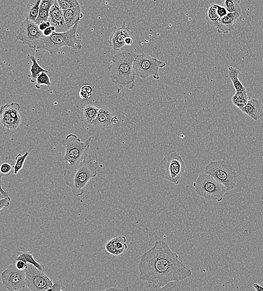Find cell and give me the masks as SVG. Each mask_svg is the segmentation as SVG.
Masks as SVG:
<instances>
[{
    "label": "cell",
    "mask_w": 263,
    "mask_h": 291,
    "mask_svg": "<svg viewBox=\"0 0 263 291\" xmlns=\"http://www.w3.org/2000/svg\"><path fill=\"white\" fill-rule=\"evenodd\" d=\"M140 279L159 289L173 282L183 281L193 272L179 260L165 242L157 241L153 247L140 258L138 266Z\"/></svg>",
    "instance_id": "cell-1"
},
{
    "label": "cell",
    "mask_w": 263,
    "mask_h": 291,
    "mask_svg": "<svg viewBox=\"0 0 263 291\" xmlns=\"http://www.w3.org/2000/svg\"><path fill=\"white\" fill-rule=\"evenodd\" d=\"M138 54L133 51H122L112 57L108 68L113 83L129 90L135 87L134 62Z\"/></svg>",
    "instance_id": "cell-2"
},
{
    "label": "cell",
    "mask_w": 263,
    "mask_h": 291,
    "mask_svg": "<svg viewBox=\"0 0 263 291\" xmlns=\"http://www.w3.org/2000/svg\"><path fill=\"white\" fill-rule=\"evenodd\" d=\"M98 165L97 161L87 158L75 170H64L63 179L75 197L81 196L84 193L90 180L97 175Z\"/></svg>",
    "instance_id": "cell-3"
},
{
    "label": "cell",
    "mask_w": 263,
    "mask_h": 291,
    "mask_svg": "<svg viewBox=\"0 0 263 291\" xmlns=\"http://www.w3.org/2000/svg\"><path fill=\"white\" fill-rule=\"evenodd\" d=\"M79 22L80 21L77 22L74 26L65 32L58 33L55 31L50 36H44L36 49L45 50L54 54L60 51V48L63 47H69L75 50L82 49L81 40L76 35Z\"/></svg>",
    "instance_id": "cell-4"
},
{
    "label": "cell",
    "mask_w": 263,
    "mask_h": 291,
    "mask_svg": "<svg viewBox=\"0 0 263 291\" xmlns=\"http://www.w3.org/2000/svg\"><path fill=\"white\" fill-rule=\"evenodd\" d=\"M93 138V136H90L85 142H82L76 135L69 134L62 141V144L65 149L63 160L66 169L75 170L84 159L87 158Z\"/></svg>",
    "instance_id": "cell-5"
},
{
    "label": "cell",
    "mask_w": 263,
    "mask_h": 291,
    "mask_svg": "<svg viewBox=\"0 0 263 291\" xmlns=\"http://www.w3.org/2000/svg\"><path fill=\"white\" fill-rule=\"evenodd\" d=\"M204 172L212 176L223 184L227 191L234 189L237 185L238 172L228 161L225 160L211 161L206 166Z\"/></svg>",
    "instance_id": "cell-6"
},
{
    "label": "cell",
    "mask_w": 263,
    "mask_h": 291,
    "mask_svg": "<svg viewBox=\"0 0 263 291\" xmlns=\"http://www.w3.org/2000/svg\"><path fill=\"white\" fill-rule=\"evenodd\" d=\"M193 187L195 192L201 197L208 201H216L218 202L223 200L227 191L223 184L205 172L199 174L193 184Z\"/></svg>",
    "instance_id": "cell-7"
},
{
    "label": "cell",
    "mask_w": 263,
    "mask_h": 291,
    "mask_svg": "<svg viewBox=\"0 0 263 291\" xmlns=\"http://www.w3.org/2000/svg\"><path fill=\"white\" fill-rule=\"evenodd\" d=\"M186 169L180 154L174 150L168 153L160 163V172L163 178L178 185Z\"/></svg>",
    "instance_id": "cell-8"
},
{
    "label": "cell",
    "mask_w": 263,
    "mask_h": 291,
    "mask_svg": "<svg viewBox=\"0 0 263 291\" xmlns=\"http://www.w3.org/2000/svg\"><path fill=\"white\" fill-rule=\"evenodd\" d=\"M166 66L164 61L158 60L147 54H139L134 62V69L136 75L146 80L152 76L155 80H160L159 69Z\"/></svg>",
    "instance_id": "cell-9"
},
{
    "label": "cell",
    "mask_w": 263,
    "mask_h": 291,
    "mask_svg": "<svg viewBox=\"0 0 263 291\" xmlns=\"http://www.w3.org/2000/svg\"><path fill=\"white\" fill-rule=\"evenodd\" d=\"M44 36L43 31L39 28L34 21L28 19L22 20L16 36V39L20 41L22 44L33 49H36L37 45Z\"/></svg>",
    "instance_id": "cell-10"
},
{
    "label": "cell",
    "mask_w": 263,
    "mask_h": 291,
    "mask_svg": "<svg viewBox=\"0 0 263 291\" xmlns=\"http://www.w3.org/2000/svg\"><path fill=\"white\" fill-rule=\"evenodd\" d=\"M26 272V287L32 291H49L53 283L49 277L31 264H28Z\"/></svg>",
    "instance_id": "cell-11"
},
{
    "label": "cell",
    "mask_w": 263,
    "mask_h": 291,
    "mask_svg": "<svg viewBox=\"0 0 263 291\" xmlns=\"http://www.w3.org/2000/svg\"><path fill=\"white\" fill-rule=\"evenodd\" d=\"M0 119L4 129L14 131L19 128L22 123L20 104L13 102L2 106L0 109Z\"/></svg>",
    "instance_id": "cell-12"
},
{
    "label": "cell",
    "mask_w": 263,
    "mask_h": 291,
    "mask_svg": "<svg viewBox=\"0 0 263 291\" xmlns=\"http://www.w3.org/2000/svg\"><path fill=\"white\" fill-rule=\"evenodd\" d=\"M1 281L4 287L8 291L24 290L26 288L25 271L18 270L15 264L11 265L2 272Z\"/></svg>",
    "instance_id": "cell-13"
},
{
    "label": "cell",
    "mask_w": 263,
    "mask_h": 291,
    "mask_svg": "<svg viewBox=\"0 0 263 291\" xmlns=\"http://www.w3.org/2000/svg\"><path fill=\"white\" fill-rule=\"evenodd\" d=\"M132 31H131L129 26H127L124 21L123 25L120 28H113L112 33L109 39L108 43L111 48L115 51H119L127 47L125 40L127 38L131 36Z\"/></svg>",
    "instance_id": "cell-14"
},
{
    "label": "cell",
    "mask_w": 263,
    "mask_h": 291,
    "mask_svg": "<svg viewBox=\"0 0 263 291\" xmlns=\"http://www.w3.org/2000/svg\"><path fill=\"white\" fill-rule=\"evenodd\" d=\"M49 22L51 26L56 28V32H65L70 29L65 23L63 10L59 6L56 0L49 10Z\"/></svg>",
    "instance_id": "cell-15"
},
{
    "label": "cell",
    "mask_w": 263,
    "mask_h": 291,
    "mask_svg": "<svg viewBox=\"0 0 263 291\" xmlns=\"http://www.w3.org/2000/svg\"><path fill=\"white\" fill-rule=\"evenodd\" d=\"M125 236H117L108 241L105 245V252L107 255L119 256L128 249Z\"/></svg>",
    "instance_id": "cell-16"
},
{
    "label": "cell",
    "mask_w": 263,
    "mask_h": 291,
    "mask_svg": "<svg viewBox=\"0 0 263 291\" xmlns=\"http://www.w3.org/2000/svg\"><path fill=\"white\" fill-rule=\"evenodd\" d=\"M240 14L238 12H229L226 15L220 17L219 25L217 27L218 33L227 34L234 30L236 22Z\"/></svg>",
    "instance_id": "cell-17"
},
{
    "label": "cell",
    "mask_w": 263,
    "mask_h": 291,
    "mask_svg": "<svg viewBox=\"0 0 263 291\" xmlns=\"http://www.w3.org/2000/svg\"><path fill=\"white\" fill-rule=\"evenodd\" d=\"M16 253L12 255L11 257V261L14 263L17 261H22L26 263L31 264L40 271H43L44 268L38 262L36 261L33 255L32 252L27 251L24 248L19 247Z\"/></svg>",
    "instance_id": "cell-18"
},
{
    "label": "cell",
    "mask_w": 263,
    "mask_h": 291,
    "mask_svg": "<svg viewBox=\"0 0 263 291\" xmlns=\"http://www.w3.org/2000/svg\"><path fill=\"white\" fill-rule=\"evenodd\" d=\"M242 111L255 121L261 119L263 116L262 104L257 99H249Z\"/></svg>",
    "instance_id": "cell-19"
},
{
    "label": "cell",
    "mask_w": 263,
    "mask_h": 291,
    "mask_svg": "<svg viewBox=\"0 0 263 291\" xmlns=\"http://www.w3.org/2000/svg\"><path fill=\"white\" fill-rule=\"evenodd\" d=\"M113 117L108 109L99 108L96 119L93 121L91 126L99 129H108L113 124Z\"/></svg>",
    "instance_id": "cell-20"
},
{
    "label": "cell",
    "mask_w": 263,
    "mask_h": 291,
    "mask_svg": "<svg viewBox=\"0 0 263 291\" xmlns=\"http://www.w3.org/2000/svg\"><path fill=\"white\" fill-rule=\"evenodd\" d=\"M63 15L65 23L69 29L83 17V13L81 12L80 6L63 10Z\"/></svg>",
    "instance_id": "cell-21"
},
{
    "label": "cell",
    "mask_w": 263,
    "mask_h": 291,
    "mask_svg": "<svg viewBox=\"0 0 263 291\" xmlns=\"http://www.w3.org/2000/svg\"><path fill=\"white\" fill-rule=\"evenodd\" d=\"M99 108L92 105H87L81 112L80 120L84 124L91 126L93 121L96 119Z\"/></svg>",
    "instance_id": "cell-22"
},
{
    "label": "cell",
    "mask_w": 263,
    "mask_h": 291,
    "mask_svg": "<svg viewBox=\"0 0 263 291\" xmlns=\"http://www.w3.org/2000/svg\"><path fill=\"white\" fill-rule=\"evenodd\" d=\"M239 74L240 72L237 69L230 66L226 70L225 76L232 81L236 92H247V89L239 79Z\"/></svg>",
    "instance_id": "cell-23"
},
{
    "label": "cell",
    "mask_w": 263,
    "mask_h": 291,
    "mask_svg": "<svg viewBox=\"0 0 263 291\" xmlns=\"http://www.w3.org/2000/svg\"><path fill=\"white\" fill-rule=\"evenodd\" d=\"M42 0H29L25 8L26 19L34 21L38 15Z\"/></svg>",
    "instance_id": "cell-24"
},
{
    "label": "cell",
    "mask_w": 263,
    "mask_h": 291,
    "mask_svg": "<svg viewBox=\"0 0 263 291\" xmlns=\"http://www.w3.org/2000/svg\"><path fill=\"white\" fill-rule=\"evenodd\" d=\"M29 58L33 64L30 67L29 77L31 79V82L32 83H35L39 75L42 72H48V71L45 70L40 66L36 60V58L34 56H29Z\"/></svg>",
    "instance_id": "cell-25"
},
{
    "label": "cell",
    "mask_w": 263,
    "mask_h": 291,
    "mask_svg": "<svg viewBox=\"0 0 263 291\" xmlns=\"http://www.w3.org/2000/svg\"><path fill=\"white\" fill-rule=\"evenodd\" d=\"M220 17L217 12V8L215 4H212L208 7L206 14V20L208 23L213 27L219 25Z\"/></svg>",
    "instance_id": "cell-26"
},
{
    "label": "cell",
    "mask_w": 263,
    "mask_h": 291,
    "mask_svg": "<svg viewBox=\"0 0 263 291\" xmlns=\"http://www.w3.org/2000/svg\"><path fill=\"white\" fill-rule=\"evenodd\" d=\"M231 100L234 106L242 110L249 100L248 92H236Z\"/></svg>",
    "instance_id": "cell-27"
},
{
    "label": "cell",
    "mask_w": 263,
    "mask_h": 291,
    "mask_svg": "<svg viewBox=\"0 0 263 291\" xmlns=\"http://www.w3.org/2000/svg\"><path fill=\"white\" fill-rule=\"evenodd\" d=\"M14 161L13 160H8L4 161L0 167V178L2 177H8L12 173H14Z\"/></svg>",
    "instance_id": "cell-28"
},
{
    "label": "cell",
    "mask_w": 263,
    "mask_h": 291,
    "mask_svg": "<svg viewBox=\"0 0 263 291\" xmlns=\"http://www.w3.org/2000/svg\"><path fill=\"white\" fill-rule=\"evenodd\" d=\"M225 7L229 12H238L241 15L242 8L240 7L241 0H223Z\"/></svg>",
    "instance_id": "cell-29"
},
{
    "label": "cell",
    "mask_w": 263,
    "mask_h": 291,
    "mask_svg": "<svg viewBox=\"0 0 263 291\" xmlns=\"http://www.w3.org/2000/svg\"><path fill=\"white\" fill-rule=\"evenodd\" d=\"M29 155V153L26 152L24 154H18L15 157L14 165V174L16 175L23 167L25 161Z\"/></svg>",
    "instance_id": "cell-30"
},
{
    "label": "cell",
    "mask_w": 263,
    "mask_h": 291,
    "mask_svg": "<svg viewBox=\"0 0 263 291\" xmlns=\"http://www.w3.org/2000/svg\"><path fill=\"white\" fill-rule=\"evenodd\" d=\"M42 85H46L49 87L51 85V80L47 74V72H42L40 74L35 82V88L39 89Z\"/></svg>",
    "instance_id": "cell-31"
},
{
    "label": "cell",
    "mask_w": 263,
    "mask_h": 291,
    "mask_svg": "<svg viewBox=\"0 0 263 291\" xmlns=\"http://www.w3.org/2000/svg\"><path fill=\"white\" fill-rule=\"evenodd\" d=\"M62 10H66L80 6L78 0H56Z\"/></svg>",
    "instance_id": "cell-32"
},
{
    "label": "cell",
    "mask_w": 263,
    "mask_h": 291,
    "mask_svg": "<svg viewBox=\"0 0 263 291\" xmlns=\"http://www.w3.org/2000/svg\"><path fill=\"white\" fill-rule=\"evenodd\" d=\"M49 10L40 8L38 15L35 21V23L39 25L43 22L49 21Z\"/></svg>",
    "instance_id": "cell-33"
},
{
    "label": "cell",
    "mask_w": 263,
    "mask_h": 291,
    "mask_svg": "<svg viewBox=\"0 0 263 291\" xmlns=\"http://www.w3.org/2000/svg\"><path fill=\"white\" fill-rule=\"evenodd\" d=\"M55 1L56 0H42L40 8L49 11Z\"/></svg>",
    "instance_id": "cell-34"
},
{
    "label": "cell",
    "mask_w": 263,
    "mask_h": 291,
    "mask_svg": "<svg viewBox=\"0 0 263 291\" xmlns=\"http://www.w3.org/2000/svg\"><path fill=\"white\" fill-rule=\"evenodd\" d=\"M65 290L64 286H63L62 281H57L53 283L52 288L49 291H63Z\"/></svg>",
    "instance_id": "cell-35"
},
{
    "label": "cell",
    "mask_w": 263,
    "mask_h": 291,
    "mask_svg": "<svg viewBox=\"0 0 263 291\" xmlns=\"http://www.w3.org/2000/svg\"><path fill=\"white\" fill-rule=\"evenodd\" d=\"M11 198L10 197H4L0 200V210H2L3 208L8 207L10 206Z\"/></svg>",
    "instance_id": "cell-36"
},
{
    "label": "cell",
    "mask_w": 263,
    "mask_h": 291,
    "mask_svg": "<svg viewBox=\"0 0 263 291\" xmlns=\"http://www.w3.org/2000/svg\"><path fill=\"white\" fill-rule=\"evenodd\" d=\"M215 6L217 8V12L218 14L220 17H223L227 14H228V10L224 6L219 5V4H215Z\"/></svg>",
    "instance_id": "cell-37"
},
{
    "label": "cell",
    "mask_w": 263,
    "mask_h": 291,
    "mask_svg": "<svg viewBox=\"0 0 263 291\" xmlns=\"http://www.w3.org/2000/svg\"><path fill=\"white\" fill-rule=\"evenodd\" d=\"M14 264L17 269L20 271H25L28 268V263L21 260L17 261Z\"/></svg>",
    "instance_id": "cell-38"
},
{
    "label": "cell",
    "mask_w": 263,
    "mask_h": 291,
    "mask_svg": "<svg viewBox=\"0 0 263 291\" xmlns=\"http://www.w3.org/2000/svg\"><path fill=\"white\" fill-rule=\"evenodd\" d=\"M56 31V28H54V26H50L49 27H48V28L46 29H45L43 31V33L44 36H50L52 34V33L54 32V31Z\"/></svg>",
    "instance_id": "cell-39"
},
{
    "label": "cell",
    "mask_w": 263,
    "mask_h": 291,
    "mask_svg": "<svg viewBox=\"0 0 263 291\" xmlns=\"http://www.w3.org/2000/svg\"><path fill=\"white\" fill-rule=\"evenodd\" d=\"M79 97L81 99H89L90 97L92 96L91 94H90L89 93L85 92V91L84 90H80L79 92Z\"/></svg>",
    "instance_id": "cell-40"
},
{
    "label": "cell",
    "mask_w": 263,
    "mask_h": 291,
    "mask_svg": "<svg viewBox=\"0 0 263 291\" xmlns=\"http://www.w3.org/2000/svg\"><path fill=\"white\" fill-rule=\"evenodd\" d=\"M80 90H84L85 92L89 93L90 94L92 95L93 94V88L91 86L89 85H84L81 86Z\"/></svg>",
    "instance_id": "cell-41"
},
{
    "label": "cell",
    "mask_w": 263,
    "mask_h": 291,
    "mask_svg": "<svg viewBox=\"0 0 263 291\" xmlns=\"http://www.w3.org/2000/svg\"><path fill=\"white\" fill-rule=\"evenodd\" d=\"M51 26L50 22L49 21L46 22H43V23L40 24L38 26L39 28L42 31H43L45 29H46L48 27Z\"/></svg>",
    "instance_id": "cell-42"
},
{
    "label": "cell",
    "mask_w": 263,
    "mask_h": 291,
    "mask_svg": "<svg viewBox=\"0 0 263 291\" xmlns=\"http://www.w3.org/2000/svg\"><path fill=\"white\" fill-rule=\"evenodd\" d=\"M253 287L257 291H263V286L258 284V283L253 284Z\"/></svg>",
    "instance_id": "cell-43"
},
{
    "label": "cell",
    "mask_w": 263,
    "mask_h": 291,
    "mask_svg": "<svg viewBox=\"0 0 263 291\" xmlns=\"http://www.w3.org/2000/svg\"><path fill=\"white\" fill-rule=\"evenodd\" d=\"M133 43V39L131 36H129L126 38L125 40V44L126 46H130V45H132Z\"/></svg>",
    "instance_id": "cell-44"
},
{
    "label": "cell",
    "mask_w": 263,
    "mask_h": 291,
    "mask_svg": "<svg viewBox=\"0 0 263 291\" xmlns=\"http://www.w3.org/2000/svg\"><path fill=\"white\" fill-rule=\"evenodd\" d=\"M0 179H1V185H0V188H1V193L4 197H8V193L6 192V191H4L2 188V178H0Z\"/></svg>",
    "instance_id": "cell-45"
},
{
    "label": "cell",
    "mask_w": 263,
    "mask_h": 291,
    "mask_svg": "<svg viewBox=\"0 0 263 291\" xmlns=\"http://www.w3.org/2000/svg\"><path fill=\"white\" fill-rule=\"evenodd\" d=\"M118 122H119V120H118L117 117H113L112 119L113 124H115Z\"/></svg>",
    "instance_id": "cell-46"
},
{
    "label": "cell",
    "mask_w": 263,
    "mask_h": 291,
    "mask_svg": "<svg viewBox=\"0 0 263 291\" xmlns=\"http://www.w3.org/2000/svg\"><path fill=\"white\" fill-rule=\"evenodd\" d=\"M122 290V289H121L112 288H110V289H106L105 290Z\"/></svg>",
    "instance_id": "cell-47"
}]
</instances>
